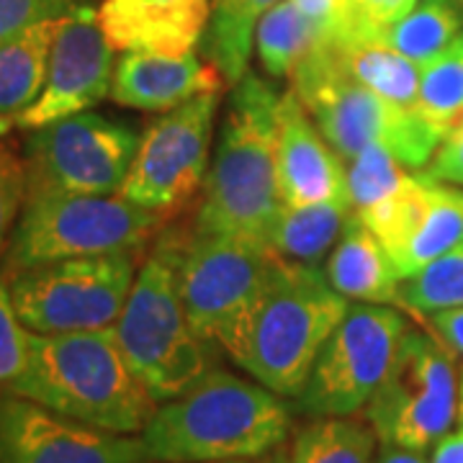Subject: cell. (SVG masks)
<instances>
[{
  "label": "cell",
  "mask_w": 463,
  "mask_h": 463,
  "mask_svg": "<svg viewBox=\"0 0 463 463\" xmlns=\"http://www.w3.org/2000/svg\"><path fill=\"white\" fill-rule=\"evenodd\" d=\"M430 463H463V422L458 430L446 432L432 446Z\"/></svg>",
  "instance_id": "74e56055"
},
{
  "label": "cell",
  "mask_w": 463,
  "mask_h": 463,
  "mask_svg": "<svg viewBox=\"0 0 463 463\" xmlns=\"http://www.w3.org/2000/svg\"><path fill=\"white\" fill-rule=\"evenodd\" d=\"M350 214V199L322 201L309 206H281L268 245L294 263L319 265L322 258L337 245Z\"/></svg>",
  "instance_id": "cb8c5ba5"
},
{
  "label": "cell",
  "mask_w": 463,
  "mask_h": 463,
  "mask_svg": "<svg viewBox=\"0 0 463 463\" xmlns=\"http://www.w3.org/2000/svg\"><path fill=\"white\" fill-rule=\"evenodd\" d=\"M139 258L142 252L67 258L8 273L21 322L36 335L114 327L132 294Z\"/></svg>",
  "instance_id": "9c48e42d"
},
{
  "label": "cell",
  "mask_w": 463,
  "mask_h": 463,
  "mask_svg": "<svg viewBox=\"0 0 463 463\" xmlns=\"http://www.w3.org/2000/svg\"><path fill=\"white\" fill-rule=\"evenodd\" d=\"M458 420L463 422V371H461V381H458Z\"/></svg>",
  "instance_id": "60d3db41"
},
{
  "label": "cell",
  "mask_w": 463,
  "mask_h": 463,
  "mask_svg": "<svg viewBox=\"0 0 463 463\" xmlns=\"http://www.w3.org/2000/svg\"><path fill=\"white\" fill-rule=\"evenodd\" d=\"M425 173L435 181L463 188V121L440 142Z\"/></svg>",
  "instance_id": "e575fe53"
},
{
  "label": "cell",
  "mask_w": 463,
  "mask_h": 463,
  "mask_svg": "<svg viewBox=\"0 0 463 463\" xmlns=\"http://www.w3.org/2000/svg\"><path fill=\"white\" fill-rule=\"evenodd\" d=\"M458 33L461 16L453 0H417L404 16L381 29L376 36L417 65H425Z\"/></svg>",
  "instance_id": "4316f807"
},
{
  "label": "cell",
  "mask_w": 463,
  "mask_h": 463,
  "mask_svg": "<svg viewBox=\"0 0 463 463\" xmlns=\"http://www.w3.org/2000/svg\"><path fill=\"white\" fill-rule=\"evenodd\" d=\"M114 52L100 29L99 8L80 3L57 24L47 78L39 99L21 114L8 118L3 134L42 129L67 116L90 111L96 103L111 96Z\"/></svg>",
  "instance_id": "5bb4252c"
},
{
  "label": "cell",
  "mask_w": 463,
  "mask_h": 463,
  "mask_svg": "<svg viewBox=\"0 0 463 463\" xmlns=\"http://www.w3.org/2000/svg\"><path fill=\"white\" fill-rule=\"evenodd\" d=\"M209 463H291L288 458V446L273 448L268 453H260V456H250V458H230V461H209Z\"/></svg>",
  "instance_id": "ab89813d"
},
{
  "label": "cell",
  "mask_w": 463,
  "mask_h": 463,
  "mask_svg": "<svg viewBox=\"0 0 463 463\" xmlns=\"http://www.w3.org/2000/svg\"><path fill=\"white\" fill-rule=\"evenodd\" d=\"M373 463H430L422 458V453L417 450H410V448H399V446H383L381 443L379 456Z\"/></svg>",
  "instance_id": "f35d334b"
},
{
  "label": "cell",
  "mask_w": 463,
  "mask_h": 463,
  "mask_svg": "<svg viewBox=\"0 0 463 463\" xmlns=\"http://www.w3.org/2000/svg\"><path fill=\"white\" fill-rule=\"evenodd\" d=\"M24 203H26L24 155H16L8 145L0 142V252L14 234Z\"/></svg>",
  "instance_id": "1f68e13d"
},
{
  "label": "cell",
  "mask_w": 463,
  "mask_h": 463,
  "mask_svg": "<svg viewBox=\"0 0 463 463\" xmlns=\"http://www.w3.org/2000/svg\"><path fill=\"white\" fill-rule=\"evenodd\" d=\"M407 317L386 304H355L325 343L307 389L297 399L309 417L364 412L397 358Z\"/></svg>",
  "instance_id": "7c38bea8"
},
{
  "label": "cell",
  "mask_w": 463,
  "mask_h": 463,
  "mask_svg": "<svg viewBox=\"0 0 463 463\" xmlns=\"http://www.w3.org/2000/svg\"><path fill=\"white\" fill-rule=\"evenodd\" d=\"M410 167L399 160L392 149L373 145L361 149L355 157H350L345 165L347 199L353 212L361 216L379 206L392 194H397L402 183L407 181Z\"/></svg>",
  "instance_id": "f546056e"
},
{
  "label": "cell",
  "mask_w": 463,
  "mask_h": 463,
  "mask_svg": "<svg viewBox=\"0 0 463 463\" xmlns=\"http://www.w3.org/2000/svg\"><path fill=\"white\" fill-rule=\"evenodd\" d=\"M379 435L365 417H312L288 446L291 463H373Z\"/></svg>",
  "instance_id": "d4e9b609"
},
{
  "label": "cell",
  "mask_w": 463,
  "mask_h": 463,
  "mask_svg": "<svg viewBox=\"0 0 463 463\" xmlns=\"http://www.w3.org/2000/svg\"><path fill=\"white\" fill-rule=\"evenodd\" d=\"M417 111L443 139L463 121V32L420 65Z\"/></svg>",
  "instance_id": "83f0119b"
},
{
  "label": "cell",
  "mask_w": 463,
  "mask_h": 463,
  "mask_svg": "<svg viewBox=\"0 0 463 463\" xmlns=\"http://www.w3.org/2000/svg\"><path fill=\"white\" fill-rule=\"evenodd\" d=\"M345 160L332 149L294 90L279 103L276 170L283 206L347 199Z\"/></svg>",
  "instance_id": "e0dca14e"
},
{
  "label": "cell",
  "mask_w": 463,
  "mask_h": 463,
  "mask_svg": "<svg viewBox=\"0 0 463 463\" xmlns=\"http://www.w3.org/2000/svg\"><path fill=\"white\" fill-rule=\"evenodd\" d=\"M8 392L121 435H142L160 407L134 373L114 327L67 335L32 332L29 364Z\"/></svg>",
  "instance_id": "6da1fadb"
},
{
  "label": "cell",
  "mask_w": 463,
  "mask_h": 463,
  "mask_svg": "<svg viewBox=\"0 0 463 463\" xmlns=\"http://www.w3.org/2000/svg\"><path fill=\"white\" fill-rule=\"evenodd\" d=\"M428 317H430L432 335H435L453 355H461L463 358V307L443 309V312H435V315Z\"/></svg>",
  "instance_id": "8d00e7d4"
},
{
  "label": "cell",
  "mask_w": 463,
  "mask_h": 463,
  "mask_svg": "<svg viewBox=\"0 0 463 463\" xmlns=\"http://www.w3.org/2000/svg\"><path fill=\"white\" fill-rule=\"evenodd\" d=\"M32 330L21 322L11 297V279L0 270V392H8L29 364Z\"/></svg>",
  "instance_id": "4dcf8cb0"
},
{
  "label": "cell",
  "mask_w": 463,
  "mask_h": 463,
  "mask_svg": "<svg viewBox=\"0 0 463 463\" xmlns=\"http://www.w3.org/2000/svg\"><path fill=\"white\" fill-rule=\"evenodd\" d=\"M414 3L417 0H347L350 26L345 36H376L381 29L404 16Z\"/></svg>",
  "instance_id": "836d02e7"
},
{
  "label": "cell",
  "mask_w": 463,
  "mask_h": 463,
  "mask_svg": "<svg viewBox=\"0 0 463 463\" xmlns=\"http://www.w3.org/2000/svg\"><path fill=\"white\" fill-rule=\"evenodd\" d=\"M279 0H212V18L201 47L227 88H234L248 75L258 21Z\"/></svg>",
  "instance_id": "603a6c76"
},
{
  "label": "cell",
  "mask_w": 463,
  "mask_h": 463,
  "mask_svg": "<svg viewBox=\"0 0 463 463\" xmlns=\"http://www.w3.org/2000/svg\"><path fill=\"white\" fill-rule=\"evenodd\" d=\"M0 463H152L142 435L78 422L0 392Z\"/></svg>",
  "instance_id": "9a60e30c"
},
{
  "label": "cell",
  "mask_w": 463,
  "mask_h": 463,
  "mask_svg": "<svg viewBox=\"0 0 463 463\" xmlns=\"http://www.w3.org/2000/svg\"><path fill=\"white\" fill-rule=\"evenodd\" d=\"M227 83L209 60L196 52H124L116 62L111 99L137 111H167L206 90H224Z\"/></svg>",
  "instance_id": "d6986e66"
},
{
  "label": "cell",
  "mask_w": 463,
  "mask_h": 463,
  "mask_svg": "<svg viewBox=\"0 0 463 463\" xmlns=\"http://www.w3.org/2000/svg\"><path fill=\"white\" fill-rule=\"evenodd\" d=\"M319 265L279 255L250 322L240 368L283 399H298L330 335L347 315Z\"/></svg>",
  "instance_id": "5b68a950"
},
{
  "label": "cell",
  "mask_w": 463,
  "mask_h": 463,
  "mask_svg": "<svg viewBox=\"0 0 463 463\" xmlns=\"http://www.w3.org/2000/svg\"><path fill=\"white\" fill-rule=\"evenodd\" d=\"M83 0H0V44L11 42L33 24L67 16Z\"/></svg>",
  "instance_id": "d6a6232c"
},
{
  "label": "cell",
  "mask_w": 463,
  "mask_h": 463,
  "mask_svg": "<svg viewBox=\"0 0 463 463\" xmlns=\"http://www.w3.org/2000/svg\"><path fill=\"white\" fill-rule=\"evenodd\" d=\"M294 3L319 26L322 39H335L347 33L350 26L347 0H294Z\"/></svg>",
  "instance_id": "d590c367"
},
{
  "label": "cell",
  "mask_w": 463,
  "mask_h": 463,
  "mask_svg": "<svg viewBox=\"0 0 463 463\" xmlns=\"http://www.w3.org/2000/svg\"><path fill=\"white\" fill-rule=\"evenodd\" d=\"M222 90L167 109L139 137L121 196L163 216L181 214L203 188Z\"/></svg>",
  "instance_id": "4fadbf2b"
},
{
  "label": "cell",
  "mask_w": 463,
  "mask_h": 463,
  "mask_svg": "<svg viewBox=\"0 0 463 463\" xmlns=\"http://www.w3.org/2000/svg\"><path fill=\"white\" fill-rule=\"evenodd\" d=\"M456 355L435 335L407 330L397 358L364 407L383 446L425 453L458 417Z\"/></svg>",
  "instance_id": "8fae6325"
},
{
  "label": "cell",
  "mask_w": 463,
  "mask_h": 463,
  "mask_svg": "<svg viewBox=\"0 0 463 463\" xmlns=\"http://www.w3.org/2000/svg\"><path fill=\"white\" fill-rule=\"evenodd\" d=\"M139 134L111 116H67L24 142L26 199L33 196H116L129 175Z\"/></svg>",
  "instance_id": "30bf717a"
},
{
  "label": "cell",
  "mask_w": 463,
  "mask_h": 463,
  "mask_svg": "<svg viewBox=\"0 0 463 463\" xmlns=\"http://www.w3.org/2000/svg\"><path fill=\"white\" fill-rule=\"evenodd\" d=\"M60 18L33 24L11 42L0 44V137L8 118L39 99Z\"/></svg>",
  "instance_id": "7402d4cb"
},
{
  "label": "cell",
  "mask_w": 463,
  "mask_h": 463,
  "mask_svg": "<svg viewBox=\"0 0 463 463\" xmlns=\"http://www.w3.org/2000/svg\"><path fill=\"white\" fill-rule=\"evenodd\" d=\"M325 276L340 297L358 304H399L402 276L381 240L361 216L350 214L345 230L325 265Z\"/></svg>",
  "instance_id": "ffe728a7"
},
{
  "label": "cell",
  "mask_w": 463,
  "mask_h": 463,
  "mask_svg": "<svg viewBox=\"0 0 463 463\" xmlns=\"http://www.w3.org/2000/svg\"><path fill=\"white\" fill-rule=\"evenodd\" d=\"M188 232L165 227L139 265L132 294L114 325V335L134 373L163 404L181 397L212 368L219 347L194 327L178 286V263Z\"/></svg>",
  "instance_id": "277c9868"
},
{
  "label": "cell",
  "mask_w": 463,
  "mask_h": 463,
  "mask_svg": "<svg viewBox=\"0 0 463 463\" xmlns=\"http://www.w3.org/2000/svg\"><path fill=\"white\" fill-rule=\"evenodd\" d=\"M402 281L463 242V194L428 173H410L397 194L361 214Z\"/></svg>",
  "instance_id": "2e32d148"
},
{
  "label": "cell",
  "mask_w": 463,
  "mask_h": 463,
  "mask_svg": "<svg viewBox=\"0 0 463 463\" xmlns=\"http://www.w3.org/2000/svg\"><path fill=\"white\" fill-rule=\"evenodd\" d=\"M288 80L319 132L345 163L361 149L381 145L410 170H420L430 165L443 142L420 111L394 106L355 80L340 62L332 39H319Z\"/></svg>",
  "instance_id": "8992f818"
},
{
  "label": "cell",
  "mask_w": 463,
  "mask_h": 463,
  "mask_svg": "<svg viewBox=\"0 0 463 463\" xmlns=\"http://www.w3.org/2000/svg\"><path fill=\"white\" fill-rule=\"evenodd\" d=\"M279 252L268 242L188 232L178 263V286L194 327L234 364H242L255 307Z\"/></svg>",
  "instance_id": "ba28073f"
},
{
  "label": "cell",
  "mask_w": 463,
  "mask_h": 463,
  "mask_svg": "<svg viewBox=\"0 0 463 463\" xmlns=\"http://www.w3.org/2000/svg\"><path fill=\"white\" fill-rule=\"evenodd\" d=\"M322 32L294 0H279L255 29V52L268 75L291 78L301 60L315 50Z\"/></svg>",
  "instance_id": "484cf974"
},
{
  "label": "cell",
  "mask_w": 463,
  "mask_h": 463,
  "mask_svg": "<svg viewBox=\"0 0 463 463\" xmlns=\"http://www.w3.org/2000/svg\"><path fill=\"white\" fill-rule=\"evenodd\" d=\"M167 216L127 196H33L26 199L5 248L3 273L33 265L142 252L167 227Z\"/></svg>",
  "instance_id": "52a82bcc"
},
{
  "label": "cell",
  "mask_w": 463,
  "mask_h": 463,
  "mask_svg": "<svg viewBox=\"0 0 463 463\" xmlns=\"http://www.w3.org/2000/svg\"><path fill=\"white\" fill-rule=\"evenodd\" d=\"M212 0H103L99 24L116 52H196Z\"/></svg>",
  "instance_id": "ac0fdd59"
},
{
  "label": "cell",
  "mask_w": 463,
  "mask_h": 463,
  "mask_svg": "<svg viewBox=\"0 0 463 463\" xmlns=\"http://www.w3.org/2000/svg\"><path fill=\"white\" fill-rule=\"evenodd\" d=\"M291 414L260 381L212 368L181 397L152 414L142 440L152 463H209L250 458L283 446Z\"/></svg>",
  "instance_id": "7a4b0ae2"
},
{
  "label": "cell",
  "mask_w": 463,
  "mask_h": 463,
  "mask_svg": "<svg viewBox=\"0 0 463 463\" xmlns=\"http://www.w3.org/2000/svg\"><path fill=\"white\" fill-rule=\"evenodd\" d=\"M463 307V242L402 281V309L435 315Z\"/></svg>",
  "instance_id": "f1b7e54d"
},
{
  "label": "cell",
  "mask_w": 463,
  "mask_h": 463,
  "mask_svg": "<svg viewBox=\"0 0 463 463\" xmlns=\"http://www.w3.org/2000/svg\"><path fill=\"white\" fill-rule=\"evenodd\" d=\"M281 96L258 72L232 88L196 209V232L237 234L268 242L281 214L276 139Z\"/></svg>",
  "instance_id": "3957f363"
},
{
  "label": "cell",
  "mask_w": 463,
  "mask_h": 463,
  "mask_svg": "<svg viewBox=\"0 0 463 463\" xmlns=\"http://www.w3.org/2000/svg\"><path fill=\"white\" fill-rule=\"evenodd\" d=\"M332 44L343 67L355 80L368 85L394 106L417 111V96H420L417 62L383 44L379 36L350 33V36H335Z\"/></svg>",
  "instance_id": "44dd1931"
}]
</instances>
